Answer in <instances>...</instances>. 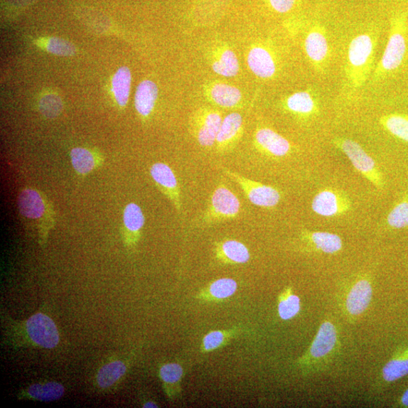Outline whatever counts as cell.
Instances as JSON below:
<instances>
[{
	"label": "cell",
	"instance_id": "cell-10",
	"mask_svg": "<svg viewBox=\"0 0 408 408\" xmlns=\"http://www.w3.org/2000/svg\"><path fill=\"white\" fill-rule=\"evenodd\" d=\"M150 174L155 185L169 200L178 214L183 210L181 190L172 168L164 163H155L151 166Z\"/></svg>",
	"mask_w": 408,
	"mask_h": 408
},
{
	"label": "cell",
	"instance_id": "cell-28",
	"mask_svg": "<svg viewBox=\"0 0 408 408\" xmlns=\"http://www.w3.org/2000/svg\"><path fill=\"white\" fill-rule=\"evenodd\" d=\"M131 75L127 67L119 68L112 79V92L119 106L127 104L131 88Z\"/></svg>",
	"mask_w": 408,
	"mask_h": 408
},
{
	"label": "cell",
	"instance_id": "cell-9",
	"mask_svg": "<svg viewBox=\"0 0 408 408\" xmlns=\"http://www.w3.org/2000/svg\"><path fill=\"white\" fill-rule=\"evenodd\" d=\"M304 50L313 67L318 72L325 70L330 58L326 30L320 25L311 27L306 36Z\"/></svg>",
	"mask_w": 408,
	"mask_h": 408
},
{
	"label": "cell",
	"instance_id": "cell-35",
	"mask_svg": "<svg viewBox=\"0 0 408 408\" xmlns=\"http://www.w3.org/2000/svg\"><path fill=\"white\" fill-rule=\"evenodd\" d=\"M63 102L55 94H45L39 102L40 112L46 118H55L63 111Z\"/></svg>",
	"mask_w": 408,
	"mask_h": 408
},
{
	"label": "cell",
	"instance_id": "cell-32",
	"mask_svg": "<svg viewBox=\"0 0 408 408\" xmlns=\"http://www.w3.org/2000/svg\"><path fill=\"white\" fill-rule=\"evenodd\" d=\"M386 224L392 230L408 227V195L395 204L387 215Z\"/></svg>",
	"mask_w": 408,
	"mask_h": 408
},
{
	"label": "cell",
	"instance_id": "cell-17",
	"mask_svg": "<svg viewBox=\"0 0 408 408\" xmlns=\"http://www.w3.org/2000/svg\"><path fill=\"white\" fill-rule=\"evenodd\" d=\"M72 166L80 176H86L104 163L103 156L97 151L77 147L70 152Z\"/></svg>",
	"mask_w": 408,
	"mask_h": 408
},
{
	"label": "cell",
	"instance_id": "cell-19",
	"mask_svg": "<svg viewBox=\"0 0 408 408\" xmlns=\"http://www.w3.org/2000/svg\"><path fill=\"white\" fill-rule=\"evenodd\" d=\"M159 96V88L151 80H146L139 83L135 95V106L139 114L143 118L152 113Z\"/></svg>",
	"mask_w": 408,
	"mask_h": 408
},
{
	"label": "cell",
	"instance_id": "cell-16",
	"mask_svg": "<svg viewBox=\"0 0 408 408\" xmlns=\"http://www.w3.org/2000/svg\"><path fill=\"white\" fill-rule=\"evenodd\" d=\"M247 64L251 71L262 79L273 77L277 70L272 53L262 46L252 48L247 55Z\"/></svg>",
	"mask_w": 408,
	"mask_h": 408
},
{
	"label": "cell",
	"instance_id": "cell-23",
	"mask_svg": "<svg viewBox=\"0 0 408 408\" xmlns=\"http://www.w3.org/2000/svg\"><path fill=\"white\" fill-rule=\"evenodd\" d=\"M337 342V331L330 322L322 323L316 338L311 346L310 353L315 358L328 354Z\"/></svg>",
	"mask_w": 408,
	"mask_h": 408
},
{
	"label": "cell",
	"instance_id": "cell-4",
	"mask_svg": "<svg viewBox=\"0 0 408 408\" xmlns=\"http://www.w3.org/2000/svg\"><path fill=\"white\" fill-rule=\"evenodd\" d=\"M242 210L237 195L223 183L213 191L208 208L198 218L195 224L208 227L235 220Z\"/></svg>",
	"mask_w": 408,
	"mask_h": 408
},
{
	"label": "cell",
	"instance_id": "cell-14",
	"mask_svg": "<svg viewBox=\"0 0 408 408\" xmlns=\"http://www.w3.org/2000/svg\"><path fill=\"white\" fill-rule=\"evenodd\" d=\"M213 253L215 259L225 265H241L248 262L250 259L247 247L234 239L215 242Z\"/></svg>",
	"mask_w": 408,
	"mask_h": 408
},
{
	"label": "cell",
	"instance_id": "cell-18",
	"mask_svg": "<svg viewBox=\"0 0 408 408\" xmlns=\"http://www.w3.org/2000/svg\"><path fill=\"white\" fill-rule=\"evenodd\" d=\"M237 290V283L230 278H223L214 281L201 290L197 295L200 301L205 303H220L232 297Z\"/></svg>",
	"mask_w": 408,
	"mask_h": 408
},
{
	"label": "cell",
	"instance_id": "cell-38",
	"mask_svg": "<svg viewBox=\"0 0 408 408\" xmlns=\"http://www.w3.org/2000/svg\"><path fill=\"white\" fill-rule=\"evenodd\" d=\"M9 1H10L11 4H14V5H23V4H27L30 2L33 1V0H9Z\"/></svg>",
	"mask_w": 408,
	"mask_h": 408
},
{
	"label": "cell",
	"instance_id": "cell-1",
	"mask_svg": "<svg viewBox=\"0 0 408 408\" xmlns=\"http://www.w3.org/2000/svg\"><path fill=\"white\" fill-rule=\"evenodd\" d=\"M377 38L365 33L356 36L348 48L345 75L352 87L360 88L367 80L373 67Z\"/></svg>",
	"mask_w": 408,
	"mask_h": 408
},
{
	"label": "cell",
	"instance_id": "cell-13",
	"mask_svg": "<svg viewBox=\"0 0 408 408\" xmlns=\"http://www.w3.org/2000/svg\"><path fill=\"white\" fill-rule=\"evenodd\" d=\"M255 141L260 150L274 158H284L292 149L289 141L277 131L267 127L259 128L257 130Z\"/></svg>",
	"mask_w": 408,
	"mask_h": 408
},
{
	"label": "cell",
	"instance_id": "cell-27",
	"mask_svg": "<svg viewBox=\"0 0 408 408\" xmlns=\"http://www.w3.org/2000/svg\"><path fill=\"white\" fill-rule=\"evenodd\" d=\"M381 127L390 134L408 142V114H390L380 118Z\"/></svg>",
	"mask_w": 408,
	"mask_h": 408
},
{
	"label": "cell",
	"instance_id": "cell-21",
	"mask_svg": "<svg viewBox=\"0 0 408 408\" xmlns=\"http://www.w3.org/2000/svg\"><path fill=\"white\" fill-rule=\"evenodd\" d=\"M243 127V117L239 113H232L227 115L223 119L218 135V149L223 151L229 147L232 143L242 133Z\"/></svg>",
	"mask_w": 408,
	"mask_h": 408
},
{
	"label": "cell",
	"instance_id": "cell-3",
	"mask_svg": "<svg viewBox=\"0 0 408 408\" xmlns=\"http://www.w3.org/2000/svg\"><path fill=\"white\" fill-rule=\"evenodd\" d=\"M407 28L405 15L398 14L392 18L387 45L375 68L374 80L386 78L402 65L407 53Z\"/></svg>",
	"mask_w": 408,
	"mask_h": 408
},
{
	"label": "cell",
	"instance_id": "cell-40",
	"mask_svg": "<svg viewBox=\"0 0 408 408\" xmlns=\"http://www.w3.org/2000/svg\"><path fill=\"white\" fill-rule=\"evenodd\" d=\"M143 407H159V406L158 405L157 403L154 402H147L146 403L143 404Z\"/></svg>",
	"mask_w": 408,
	"mask_h": 408
},
{
	"label": "cell",
	"instance_id": "cell-29",
	"mask_svg": "<svg viewBox=\"0 0 408 408\" xmlns=\"http://www.w3.org/2000/svg\"><path fill=\"white\" fill-rule=\"evenodd\" d=\"M239 332L237 328L213 331L204 335L200 346L202 353H208L220 349L232 340Z\"/></svg>",
	"mask_w": 408,
	"mask_h": 408
},
{
	"label": "cell",
	"instance_id": "cell-25",
	"mask_svg": "<svg viewBox=\"0 0 408 408\" xmlns=\"http://www.w3.org/2000/svg\"><path fill=\"white\" fill-rule=\"evenodd\" d=\"M303 235L315 245L317 249L326 254L338 253L343 247L342 239L338 235L326 232L308 231L304 232Z\"/></svg>",
	"mask_w": 408,
	"mask_h": 408
},
{
	"label": "cell",
	"instance_id": "cell-6",
	"mask_svg": "<svg viewBox=\"0 0 408 408\" xmlns=\"http://www.w3.org/2000/svg\"><path fill=\"white\" fill-rule=\"evenodd\" d=\"M222 171L226 176L242 188L247 198L254 205L262 208H272L279 205L281 195L277 188L255 182L227 168H223Z\"/></svg>",
	"mask_w": 408,
	"mask_h": 408
},
{
	"label": "cell",
	"instance_id": "cell-26",
	"mask_svg": "<svg viewBox=\"0 0 408 408\" xmlns=\"http://www.w3.org/2000/svg\"><path fill=\"white\" fill-rule=\"evenodd\" d=\"M127 366L124 362L114 361L104 365L96 376L98 385L102 389L112 387L127 373Z\"/></svg>",
	"mask_w": 408,
	"mask_h": 408
},
{
	"label": "cell",
	"instance_id": "cell-11",
	"mask_svg": "<svg viewBox=\"0 0 408 408\" xmlns=\"http://www.w3.org/2000/svg\"><path fill=\"white\" fill-rule=\"evenodd\" d=\"M222 119L220 113L211 110L202 111L196 114L192 125L202 147L210 148L217 141Z\"/></svg>",
	"mask_w": 408,
	"mask_h": 408
},
{
	"label": "cell",
	"instance_id": "cell-12",
	"mask_svg": "<svg viewBox=\"0 0 408 408\" xmlns=\"http://www.w3.org/2000/svg\"><path fill=\"white\" fill-rule=\"evenodd\" d=\"M145 223V215L138 204L128 203L123 213L122 229L124 243L127 248L134 249L137 246Z\"/></svg>",
	"mask_w": 408,
	"mask_h": 408
},
{
	"label": "cell",
	"instance_id": "cell-39",
	"mask_svg": "<svg viewBox=\"0 0 408 408\" xmlns=\"http://www.w3.org/2000/svg\"><path fill=\"white\" fill-rule=\"evenodd\" d=\"M402 404L405 407H408V389L404 392V393L402 395Z\"/></svg>",
	"mask_w": 408,
	"mask_h": 408
},
{
	"label": "cell",
	"instance_id": "cell-34",
	"mask_svg": "<svg viewBox=\"0 0 408 408\" xmlns=\"http://www.w3.org/2000/svg\"><path fill=\"white\" fill-rule=\"evenodd\" d=\"M382 375L388 382H394L408 375V355L391 360L383 367Z\"/></svg>",
	"mask_w": 408,
	"mask_h": 408
},
{
	"label": "cell",
	"instance_id": "cell-37",
	"mask_svg": "<svg viewBox=\"0 0 408 408\" xmlns=\"http://www.w3.org/2000/svg\"><path fill=\"white\" fill-rule=\"evenodd\" d=\"M271 6L279 14L290 11L295 5L296 0H269Z\"/></svg>",
	"mask_w": 408,
	"mask_h": 408
},
{
	"label": "cell",
	"instance_id": "cell-5",
	"mask_svg": "<svg viewBox=\"0 0 408 408\" xmlns=\"http://www.w3.org/2000/svg\"><path fill=\"white\" fill-rule=\"evenodd\" d=\"M333 146L341 151L350 161L355 169L372 185L381 190L385 186L375 161L355 141L342 137L333 140Z\"/></svg>",
	"mask_w": 408,
	"mask_h": 408
},
{
	"label": "cell",
	"instance_id": "cell-2",
	"mask_svg": "<svg viewBox=\"0 0 408 408\" xmlns=\"http://www.w3.org/2000/svg\"><path fill=\"white\" fill-rule=\"evenodd\" d=\"M17 203L22 217L37 222L40 245L43 247L55 222L51 203L41 191L26 188L21 190Z\"/></svg>",
	"mask_w": 408,
	"mask_h": 408
},
{
	"label": "cell",
	"instance_id": "cell-20",
	"mask_svg": "<svg viewBox=\"0 0 408 408\" xmlns=\"http://www.w3.org/2000/svg\"><path fill=\"white\" fill-rule=\"evenodd\" d=\"M372 298V288L367 280L358 281L352 288L346 299V308L351 315L358 316L364 313Z\"/></svg>",
	"mask_w": 408,
	"mask_h": 408
},
{
	"label": "cell",
	"instance_id": "cell-33",
	"mask_svg": "<svg viewBox=\"0 0 408 408\" xmlns=\"http://www.w3.org/2000/svg\"><path fill=\"white\" fill-rule=\"evenodd\" d=\"M38 45L48 53L59 56H72L76 54L75 46L71 43L58 38L40 39Z\"/></svg>",
	"mask_w": 408,
	"mask_h": 408
},
{
	"label": "cell",
	"instance_id": "cell-24",
	"mask_svg": "<svg viewBox=\"0 0 408 408\" xmlns=\"http://www.w3.org/2000/svg\"><path fill=\"white\" fill-rule=\"evenodd\" d=\"M210 97L215 104L230 109L242 101V93L235 87L225 83H215L210 88Z\"/></svg>",
	"mask_w": 408,
	"mask_h": 408
},
{
	"label": "cell",
	"instance_id": "cell-15",
	"mask_svg": "<svg viewBox=\"0 0 408 408\" xmlns=\"http://www.w3.org/2000/svg\"><path fill=\"white\" fill-rule=\"evenodd\" d=\"M288 112L303 119L313 118L319 114V103L313 90L299 91L285 100Z\"/></svg>",
	"mask_w": 408,
	"mask_h": 408
},
{
	"label": "cell",
	"instance_id": "cell-30",
	"mask_svg": "<svg viewBox=\"0 0 408 408\" xmlns=\"http://www.w3.org/2000/svg\"><path fill=\"white\" fill-rule=\"evenodd\" d=\"M184 374L183 368L177 363H168L163 365L160 369V377L166 389V392L169 397H173L176 394V387L179 392L180 382H181Z\"/></svg>",
	"mask_w": 408,
	"mask_h": 408
},
{
	"label": "cell",
	"instance_id": "cell-31",
	"mask_svg": "<svg viewBox=\"0 0 408 408\" xmlns=\"http://www.w3.org/2000/svg\"><path fill=\"white\" fill-rule=\"evenodd\" d=\"M212 68L215 73L225 77H235L240 68L237 58L231 50L222 52L218 59L213 63Z\"/></svg>",
	"mask_w": 408,
	"mask_h": 408
},
{
	"label": "cell",
	"instance_id": "cell-7",
	"mask_svg": "<svg viewBox=\"0 0 408 408\" xmlns=\"http://www.w3.org/2000/svg\"><path fill=\"white\" fill-rule=\"evenodd\" d=\"M31 342L43 349H54L59 343V333L53 320L43 313L32 316L25 323Z\"/></svg>",
	"mask_w": 408,
	"mask_h": 408
},
{
	"label": "cell",
	"instance_id": "cell-8",
	"mask_svg": "<svg viewBox=\"0 0 408 408\" xmlns=\"http://www.w3.org/2000/svg\"><path fill=\"white\" fill-rule=\"evenodd\" d=\"M353 203L344 192L334 188L319 190L311 201V209L323 218H334L349 212Z\"/></svg>",
	"mask_w": 408,
	"mask_h": 408
},
{
	"label": "cell",
	"instance_id": "cell-22",
	"mask_svg": "<svg viewBox=\"0 0 408 408\" xmlns=\"http://www.w3.org/2000/svg\"><path fill=\"white\" fill-rule=\"evenodd\" d=\"M65 387L56 382L35 383L23 394L25 397L40 402H53L63 397Z\"/></svg>",
	"mask_w": 408,
	"mask_h": 408
},
{
	"label": "cell",
	"instance_id": "cell-36",
	"mask_svg": "<svg viewBox=\"0 0 408 408\" xmlns=\"http://www.w3.org/2000/svg\"><path fill=\"white\" fill-rule=\"evenodd\" d=\"M300 311L299 298L290 293L282 295L279 304V314L282 320L287 321L295 317Z\"/></svg>",
	"mask_w": 408,
	"mask_h": 408
}]
</instances>
